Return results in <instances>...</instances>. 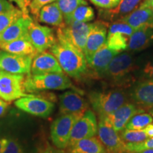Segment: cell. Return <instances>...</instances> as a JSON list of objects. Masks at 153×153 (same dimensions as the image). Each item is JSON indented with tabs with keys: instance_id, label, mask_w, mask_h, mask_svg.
<instances>
[{
	"instance_id": "cell-10",
	"label": "cell",
	"mask_w": 153,
	"mask_h": 153,
	"mask_svg": "<svg viewBox=\"0 0 153 153\" xmlns=\"http://www.w3.org/2000/svg\"><path fill=\"white\" fill-rule=\"evenodd\" d=\"M14 104L19 109L33 116L43 118L49 116L55 108L52 101L31 94L17 99Z\"/></svg>"
},
{
	"instance_id": "cell-32",
	"label": "cell",
	"mask_w": 153,
	"mask_h": 153,
	"mask_svg": "<svg viewBox=\"0 0 153 153\" xmlns=\"http://www.w3.org/2000/svg\"><path fill=\"white\" fill-rule=\"evenodd\" d=\"M135 29L128 24L120 21H116L108 26V33H119L131 37Z\"/></svg>"
},
{
	"instance_id": "cell-37",
	"label": "cell",
	"mask_w": 153,
	"mask_h": 153,
	"mask_svg": "<svg viewBox=\"0 0 153 153\" xmlns=\"http://www.w3.org/2000/svg\"><path fill=\"white\" fill-rule=\"evenodd\" d=\"M15 7L9 0H0V14L14 9Z\"/></svg>"
},
{
	"instance_id": "cell-5",
	"label": "cell",
	"mask_w": 153,
	"mask_h": 153,
	"mask_svg": "<svg viewBox=\"0 0 153 153\" xmlns=\"http://www.w3.org/2000/svg\"><path fill=\"white\" fill-rule=\"evenodd\" d=\"M24 74L0 70V98L10 102L28 95L24 87Z\"/></svg>"
},
{
	"instance_id": "cell-3",
	"label": "cell",
	"mask_w": 153,
	"mask_h": 153,
	"mask_svg": "<svg viewBox=\"0 0 153 153\" xmlns=\"http://www.w3.org/2000/svg\"><path fill=\"white\" fill-rule=\"evenodd\" d=\"M24 87L26 92L46 90H65L74 88L72 81L64 72L44 74H28L25 77Z\"/></svg>"
},
{
	"instance_id": "cell-25",
	"label": "cell",
	"mask_w": 153,
	"mask_h": 153,
	"mask_svg": "<svg viewBox=\"0 0 153 153\" xmlns=\"http://www.w3.org/2000/svg\"><path fill=\"white\" fill-rule=\"evenodd\" d=\"M38 20L40 22L52 25L55 26H60L63 23V16L60 9L55 2L45 5L41 9L38 15Z\"/></svg>"
},
{
	"instance_id": "cell-39",
	"label": "cell",
	"mask_w": 153,
	"mask_h": 153,
	"mask_svg": "<svg viewBox=\"0 0 153 153\" xmlns=\"http://www.w3.org/2000/svg\"><path fill=\"white\" fill-rule=\"evenodd\" d=\"M9 1H11V2H14L16 4L19 8L22 11L24 16H29L28 15V7L24 0H9Z\"/></svg>"
},
{
	"instance_id": "cell-40",
	"label": "cell",
	"mask_w": 153,
	"mask_h": 153,
	"mask_svg": "<svg viewBox=\"0 0 153 153\" xmlns=\"http://www.w3.org/2000/svg\"><path fill=\"white\" fill-rule=\"evenodd\" d=\"M9 103L8 101L0 99V117H1L5 114L7 110L9 108Z\"/></svg>"
},
{
	"instance_id": "cell-36",
	"label": "cell",
	"mask_w": 153,
	"mask_h": 153,
	"mask_svg": "<svg viewBox=\"0 0 153 153\" xmlns=\"http://www.w3.org/2000/svg\"><path fill=\"white\" fill-rule=\"evenodd\" d=\"M91 2L103 9H114L119 4L121 0H90Z\"/></svg>"
},
{
	"instance_id": "cell-33",
	"label": "cell",
	"mask_w": 153,
	"mask_h": 153,
	"mask_svg": "<svg viewBox=\"0 0 153 153\" xmlns=\"http://www.w3.org/2000/svg\"><path fill=\"white\" fill-rule=\"evenodd\" d=\"M149 149H153V137L139 143H126V152H140Z\"/></svg>"
},
{
	"instance_id": "cell-38",
	"label": "cell",
	"mask_w": 153,
	"mask_h": 153,
	"mask_svg": "<svg viewBox=\"0 0 153 153\" xmlns=\"http://www.w3.org/2000/svg\"><path fill=\"white\" fill-rule=\"evenodd\" d=\"M142 74L145 78H148L150 74H153V60L149 61L145 65L142 70Z\"/></svg>"
},
{
	"instance_id": "cell-2",
	"label": "cell",
	"mask_w": 153,
	"mask_h": 153,
	"mask_svg": "<svg viewBox=\"0 0 153 153\" xmlns=\"http://www.w3.org/2000/svg\"><path fill=\"white\" fill-rule=\"evenodd\" d=\"M135 70L136 65L133 56L128 53H120L112 59L102 77L115 87H126L135 80Z\"/></svg>"
},
{
	"instance_id": "cell-17",
	"label": "cell",
	"mask_w": 153,
	"mask_h": 153,
	"mask_svg": "<svg viewBox=\"0 0 153 153\" xmlns=\"http://www.w3.org/2000/svg\"><path fill=\"white\" fill-rule=\"evenodd\" d=\"M131 97L140 108L153 110V79H146L132 88Z\"/></svg>"
},
{
	"instance_id": "cell-42",
	"label": "cell",
	"mask_w": 153,
	"mask_h": 153,
	"mask_svg": "<svg viewBox=\"0 0 153 153\" xmlns=\"http://www.w3.org/2000/svg\"><path fill=\"white\" fill-rule=\"evenodd\" d=\"M143 130H144L145 133H146V135H148L149 138L153 137V124L152 123L149 124V125L147 126Z\"/></svg>"
},
{
	"instance_id": "cell-22",
	"label": "cell",
	"mask_w": 153,
	"mask_h": 153,
	"mask_svg": "<svg viewBox=\"0 0 153 153\" xmlns=\"http://www.w3.org/2000/svg\"><path fill=\"white\" fill-rule=\"evenodd\" d=\"M0 49L12 54L34 57L38 54L35 48L30 43L27 33L8 43H0Z\"/></svg>"
},
{
	"instance_id": "cell-30",
	"label": "cell",
	"mask_w": 153,
	"mask_h": 153,
	"mask_svg": "<svg viewBox=\"0 0 153 153\" xmlns=\"http://www.w3.org/2000/svg\"><path fill=\"white\" fill-rule=\"evenodd\" d=\"M23 15L22 11L19 7H15L14 9L0 14V34Z\"/></svg>"
},
{
	"instance_id": "cell-35",
	"label": "cell",
	"mask_w": 153,
	"mask_h": 153,
	"mask_svg": "<svg viewBox=\"0 0 153 153\" xmlns=\"http://www.w3.org/2000/svg\"><path fill=\"white\" fill-rule=\"evenodd\" d=\"M1 153H25L22 145L16 140L9 138L4 147Z\"/></svg>"
},
{
	"instance_id": "cell-21",
	"label": "cell",
	"mask_w": 153,
	"mask_h": 153,
	"mask_svg": "<svg viewBox=\"0 0 153 153\" xmlns=\"http://www.w3.org/2000/svg\"><path fill=\"white\" fill-rule=\"evenodd\" d=\"M32 21L31 17L23 15L0 34V43H8L26 35Z\"/></svg>"
},
{
	"instance_id": "cell-44",
	"label": "cell",
	"mask_w": 153,
	"mask_h": 153,
	"mask_svg": "<svg viewBox=\"0 0 153 153\" xmlns=\"http://www.w3.org/2000/svg\"><path fill=\"white\" fill-rule=\"evenodd\" d=\"M125 153H153V149H149V150H145L140 152H125Z\"/></svg>"
},
{
	"instance_id": "cell-45",
	"label": "cell",
	"mask_w": 153,
	"mask_h": 153,
	"mask_svg": "<svg viewBox=\"0 0 153 153\" xmlns=\"http://www.w3.org/2000/svg\"><path fill=\"white\" fill-rule=\"evenodd\" d=\"M24 1H25V2H26V5H27V7H28V4H29V3L32 1V0H24Z\"/></svg>"
},
{
	"instance_id": "cell-14",
	"label": "cell",
	"mask_w": 153,
	"mask_h": 153,
	"mask_svg": "<svg viewBox=\"0 0 153 153\" xmlns=\"http://www.w3.org/2000/svg\"><path fill=\"white\" fill-rule=\"evenodd\" d=\"M108 26V23L104 21H98L94 23L92 29L88 36L84 52L87 62L106 43Z\"/></svg>"
},
{
	"instance_id": "cell-48",
	"label": "cell",
	"mask_w": 153,
	"mask_h": 153,
	"mask_svg": "<svg viewBox=\"0 0 153 153\" xmlns=\"http://www.w3.org/2000/svg\"><path fill=\"white\" fill-rule=\"evenodd\" d=\"M107 153H108V152H107Z\"/></svg>"
},
{
	"instance_id": "cell-26",
	"label": "cell",
	"mask_w": 153,
	"mask_h": 153,
	"mask_svg": "<svg viewBox=\"0 0 153 153\" xmlns=\"http://www.w3.org/2000/svg\"><path fill=\"white\" fill-rule=\"evenodd\" d=\"M129 37L119 33H108L105 44L108 48L118 53H123L128 48Z\"/></svg>"
},
{
	"instance_id": "cell-9",
	"label": "cell",
	"mask_w": 153,
	"mask_h": 153,
	"mask_svg": "<svg viewBox=\"0 0 153 153\" xmlns=\"http://www.w3.org/2000/svg\"><path fill=\"white\" fill-rule=\"evenodd\" d=\"M98 131L97 117L92 111L87 110L76 120L72 127L68 147L82 139L94 137Z\"/></svg>"
},
{
	"instance_id": "cell-23",
	"label": "cell",
	"mask_w": 153,
	"mask_h": 153,
	"mask_svg": "<svg viewBox=\"0 0 153 153\" xmlns=\"http://www.w3.org/2000/svg\"><path fill=\"white\" fill-rule=\"evenodd\" d=\"M152 42V28L140 27L134 30L129 38L128 48L131 51H140L150 46Z\"/></svg>"
},
{
	"instance_id": "cell-1",
	"label": "cell",
	"mask_w": 153,
	"mask_h": 153,
	"mask_svg": "<svg viewBox=\"0 0 153 153\" xmlns=\"http://www.w3.org/2000/svg\"><path fill=\"white\" fill-rule=\"evenodd\" d=\"M50 50L68 76L79 79L87 73L88 65L84 53L70 43L58 29L56 42Z\"/></svg>"
},
{
	"instance_id": "cell-27",
	"label": "cell",
	"mask_w": 153,
	"mask_h": 153,
	"mask_svg": "<svg viewBox=\"0 0 153 153\" xmlns=\"http://www.w3.org/2000/svg\"><path fill=\"white\" fill-rule=\"evenodd\" d=\"M95 18V13L92 7L88 5H81L76 8L70 19L65 24H69L72 22L88 23L93 21Z\"/></svg>"
},
{
	"instance_id": "cell-43",
	"label": "cell",
	"mask_w": 153,
	"mask_h": 153,
	"mask_svg": "<svg viewBox=\"0 0 153 153\" xmlns=\"http://www.w3.org/2000/svg\"><path fill=\"white\" fill-rule=\"evenodd\" d=\"M8 138H5V137H0V153L2 152L3 148L7 142Z\"/></svg>"
},
{
	"instance_id": "cell-4",
	"label": "cell",
	"mask_w": 153,
	"mask_h": 153,
	"mask_svg": "<svg viewBox=\"0 0 153 153\" xmlns=\"http://www.w3.org/2000/svg\"><path fill=\"white\" fill-rule=\"evenodd\" d=\"M128 97L122 89H114L101 91H91L89 99L94 110L100 116L112 114L125 104Z\"/></svg>"
},
{
	"instance_id": "cell-18",
	"label": "cell",
	"mask_w": 153,
	"mask_h": 153,
	"mask_svg": "<svg viewBox=\"0 0 153 153\" xmlns=\"http://www.w3.org/2000/svg\"><path fill=\"white\" fill-rule=\"evenodd\" d=\"M119 53L108 48L104 44L88 61V68H91L96 75L102 77L111 61Z\"/></svg>"
},
{
	"instance_id": "cell-15",
	"label": "cell",
	"mask_w": 153,
	"mask_h": 153,
	"mask_svg": "<svg viewBox=\"0 0 153 153\" xmlns=\"http://www.w3.org/2000/svg\"><path fill=\"white\" fill-rule=\"evenodd\" d=\"M143 112L144 109L140 108L135 104L126 102L112 114L104 117L115 129V131L118 133H120L125 128L130 119L133 116Z\"/></svg>"
},
{
	"instance_id": "cell-29",
	"label": "cell",
	"mask_w": 153,
	"mask_h": 153,
	"mask_svg": "<svg viewBox=\"0 0 153 153\" xmlns=\"http://www.w3.org/2000/svg\"><path fill=\"white\" fill-rule=\"evenodd\" d=\"M153 118L152 115L145 113H140L133 116L128 123H127L125 128L131 130H143L147 126L152 123Z\"/></svg>"
},
{
	"instance_id": "cell-34",
	"label": "cell",
	"mask_w": 153,
	"mask_h": 153,
	"mask_svg": "<svg viewBox=\"0 0 153 153\" xmlns=\"http://www.w3.org/2000/svg\"><path fill=\"white\" fill-rule=\"evenodd\" d=\"M55 1L56 0H32L28 4V7L29 9L30 13L33 16H35V18L38 19L41 9L43 7H45V5L55 2Z\"/></svg>"
},
{
	"instance_id": "cell-7",
	"label": "cell",
	"mask_w": 153,
	"mask_h": 153,
	"mask_svg": "<svg viewBox=\"0 0 153 153\" xmlns=\"http://www.w3.org/2000/svg\"><path fill=\"white\" fill-rule=\"evenodd\" d=\"M98 138L108 153H125L126 143L104 116L99 117Z\"/></svg>"
},
{
	"instance_id": "cell-19",
	"label": "cell",
	"mask_w": 153,
	"mask_h": 153,
	"mask_svg": "<svg viewBox=\"0 0 153 153\" xmlns=\"http://www.w3.org/2000/svg\"><path fill=\"white\" fill-rule=\"evenodd\" d=\"M144 0H121L119 4L114 9H102L99 16L108 22H116L131 14L137 9Z\"/></svg>"
},
{
	"instance_id": "cell-31",
	"label": "cell",
	"mask_w": 153,
	"mask_h": 153,
	"mask_svg": "<svg viewBox=\"0 0 153 153\" xmlns=\"http://www.w3.org/2000/svg\"><path fill=\"white\" fill-rule=\"evenodd\" d=\"M120 137L126 143H142L149 138L143 129L131 130L124 128L120 132Z\"/></svg>"
},
{
	"instance_id": "cell-24",
	"label": "cell",
	"mask_w": 153,
	"mask_h": 153,
	"mask_svg": "<svg viewBox=\"0 0 153 153\" xmlns=\"http://www.w3.org/2000/svg\"><path fill=\"white\" fill-rule=\"evenodd\" d=\"M106 149L98 137H92L82 139L72 146L68 153H107Z\"/></svg>"
},
{
	"instance_id": "cell-16",
	"label": "cell",
	"mask_w": 153,
	"mask_h": 153,
	"mask_svg": "<svg viewBox=\"0 0 153 153\" xmlns=\"http://www.w3.org/2000/svg\"><path fill=\"white\" fill-rule=\"evenodd\" d=\"M64 72L58 61L51 53L44 51L33 57L30 67V74L33 75Z\"/></svg>"
},
{
	"instance_id": "cell-46",
	"label": "cell",
	"mask_w": 153,
	"mask_h": 153,
	"mask_svg": "<svg viewBox=\"0 0 153 153\" xmlns=\"http://www.w3.org/2000/svg\"><path fill=\"white\" fill-rule=\"evenodd\" d=\"M44 153H53V152H51V151H50V150H47V151H45V152Z\"/></svg>"
},
{
	"instance_id": "cell-11",
	"label": "cell",
	"mask_w": 153,
	"mask_h": 153,
	"mask_svg": "<svg viewBox=\"0 0 153 153\" xmlns=\"http://www.w3.org/2000/svg\"><path fill=\"white\" fill-rule=\"evenodd\" d=\"M27 35L38 53L51 49L57 40L52 28L38 24L33 21L28 26Z\"/></svg>"
},
{
	"instance_id": "cell-6",
	"label": "cell",
	"mask_w": 153,
	"mask_h": 153,
	"mask_svg": "<svg viewBox=\"0 0 153 153\" xmlns=\"http://www.w3.org/2000/svg\"><path fill=\"white\" fill-rule=\"evenodd\" d=\"M81 116L74 114L60 115L53 122L51 127V138L56 148L65 149L68 147L72 127Z\"/></svg>"
},
{
	"instance_id": "cell-12",
	"label": "cell",
	"mask_w": 153,
	"mask_h": 153,
	"mask_svg": "<svg viewBox=\"0 0 153 153\" xmlns=\"http://www.w3.org/2000/svg\"><path fill=\"white\" fill-rule=\"evenodd\" d=\"M33 57L0 51V70L13 74H30Z\"/></svg>"
},
{
	"instance_id": "cell-20",
	"label": "cell",
	"mask_w": 153,
	"mask_h": 153,
	"mask_svg": "<svg viewBox=\"0 0 153 153\" xmlns=\"http://www.w3.org/2000/svg\"><path fill=\"white\" fill-rule=\"evenodd\" d=\"M118 21L126 23L135 30L140 27H148L153 29V10L138 7L131 14Z\"/></svg>"
},
{
	"instance_id": "cell-41",
	"label": "cell",
	"mask_w": 153,
	"mask_h": 153,
	"mask_svg": "<svg viewBox=\"0 0 153 153\" xmlns=\"http://www.w3.org/2000/svg\"><path fill=\"white\" fill-rule=\"evenodd\" d=\"M139 7L149 8L153 10V0H144Z\"/></svg>"
},
{
	"instance_id": "cell-47",
	"label": "cell",
	"mask_w": 153,
	"mask_h": 153,
	"mask_svg": "<svg viewBox=\"0 0 153 153\" xmlns=\"http://www.w3.org/2000/svg\"><path fill=\"white\" fill-rule=\"evenodd\" d=\"M150 114H151V115H152V118H153V110H151L150 111Z\"/></svg>"
},
{
	"instance_id": "cell-8",
	"label": "cell",
	"mask_w": 153,
	"mask_h": 153,
	"mask_svg": "<svg viewBox=\"0 0 153 153\" xmlns=\"http://www.w3.org/2000/svg\"><path fill=\"white\" fill-rule=\"evenodd\" d=\"M93 26L94 23L72 22L65 24L63 22L57 29L70 43L84 53L88 36Z\"/></svg>"
},
{
	"instance_id": "cell-28",
	"label": "cell",
	"mask_w": 153,
	"mask_h": 153,
	"mask_svg": "<svg viewBox=\"0 0 153 153\" xmlns=\"http://www.w3.org/2000/svg\"><path fill=\"white\" fill-rule=\"evenodd\" d=\"M55 3L62 13L65 22H67L72 13L81 5H88L86 0H56Z\"/></svg>"
},
{
	"instance_id": "cell-13",
	"label": "cell",
	"mask_w": 153,
	"mask_h": 153,
	"mask_svg": "<svg viewBox=\"0 0 153 153\" xmlns=\"http://www.w3.org/2000/svg\"><path fill=\"white\" fill-rule=\"evenodd\" d=\"M89 104L79 93L68 91L59 97V111L60 115L74 114L82 116L87 111Z\"/></svg>"
}]
</instances>
